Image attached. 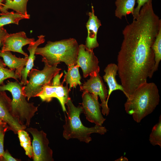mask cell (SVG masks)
Returning <instances> with one entry per match:
<instances>
[{"mask_svg":"<svg viewBox=\"0 0 161 161\" xmlns=\"http://www.w3.org/2000/svg\"><path fill=\"white\" fill-rule=\"evenodd\" d=\"M149 0H137V5L134 9L133 16V20L136 19L138 17L140 10L142 7Z\"/></svg>","mask_w":161,"mask_h":161,"instance_id":"4316f807","label":"cell"},{"mask_svg":"<svg viewBox=\"0 0 161 161\" xmlns=\"http://www.w3.org/2000/svg\"><path fill=\"white\" fill-rule=\"evenodd\" d=\"M160 96L154 83H145L138 87L124 104L126 113L137 123L153 112L158 105Z\"/></svg>","mask_w":161,"mask_h":161,"instance_id":"7a4b0ae2","label":"cell"},{"mask_svg":"<svg viewBox=\"0 0 161 161\" xmlns=\"http://www.w3.org/2000/svg\"><path fill=\"white\" fill-rule=\"evenodd\" d=\"M11 99L4 91H0V119L8 125V130H11L16 134L20 130L27 128L21 125L13 115Z\"/></svg>","mask_w":161,"mask_h":161,"instance_id":"7c38bea8","label":"cell"},{"mask_svg":"<svg viewBox=\"0 0 161 161\" xmlns=\"http://www.w3.org/2000/svg\"><path fill=\"white\" fill-rule=\"evenodd\" d=\"M99 62L93 51L88 49L85 45H79L76 65L81 68L84 78L96 76L99 73Z\"/></svg>","mask_w":161,"mask_h":161,"instance_id":"8fae6325","label":"cell"},{"mask_svg":"<svg viewBox=\"0 0 161 161\" xmlns=\"http://www.w3.org/2000/svg\"><path fill=\"white\" fill-rule=\"evenodd\" d=\"M81 106L83 113L89 122L99 126H102L106 119L102 114L98 97L86 91H83L82 95Z\"/></svg>","mask_w":161,"mask_h":161,"instance_id":"30bf717a","label":"cell"},{"mask_svg":"<svg viewBox=\"0 0 161 161\" xmlns=\"http://www.w3.org/2000/svg\"><path fill=\"white\" fill-rule=\"evenodd\" d=\"M22 86L17 81H8L6 84L0 86V91L6 90L11 93L12 112L20 124L27 128L29 126L31 120L38 110V106L34 103H29L24 95Z\"/></svg>","mask_w":161,"mask_h":161,"instance_id":"5b68a950","label":"cell"},{"mask_svg":"<svg viewBox=\"0 0 161 161\" xmlns=\"http://www.w3.org/2000/svg\"><path fill=\"white\" fill-rule=\"evenodd\" d=\"M78 47V43L74 38L54 42L49 41L44 47H38L35 54L42 56V61H46L50 65L63 62L68 67L76 64Z\"/></svg>","mask_w":161,"mask_h":161,"instance_id":"3957f363","label":"cell"},{"mask_svg":"<svg viewBox=\"0 0 161 161\" xmlns=\"http://www.w3.org/2000/svg\"><path fill=\"white\" fill-rule=\"evenodd\" d=\"M80 86V91H87L96 97L99 96L101 101L100 105L102 108V113L107 116L110 112V109L106 103L108 90L99 73L96 76L90 77L87 81Z\"/></svg>","mask_w":161,"mask_h":161,"instance_id":"9c48e42d","label":"cell"},{"mask_svg":"<svg viewBox=\"0 0 161 161\" xmlns=\"http://www.w3.org/2000/svg\"><path fill=\"white\" fill-rule=\"evenodd\" d=\"M67 115H65V122L63 126V137L67 140L76 138L81 142L89 143L92 140L91 134L96 133L101 135L107 131L105 127L95 125L93 127L88 128L84 126L80 119V115L83 113L81 106L76 107L70 98L68 100Z\"/></svg>","mask_w":161,"mask_h":161,"instance_id":"277c9868","label":"cell"},{"mask_svg":"<svg viewBox=\"0 0 161 161\" xmlns=\"http://www.w3.org/2000/svg\"><path fill=\"white\" fill-rule=\"evenodd\" d=\"M6 66L4 62L0 59V86L3 84L4 80L7 78L21 79L20 76L16 73L15 69H8L5 68Z\"/></svg>","mask_w":161,"mask_h":161,"instance_id":"d4e9b609","label":"cell"},{"mask_svg":"<svg viewBox=\"0 0 161 161\" xmlns=\"http://www.w3.org/2000/svg\"><path fill=\"white\" fill-rule=\"evenodd\" d=\"M38 39L34 42L29 44L27 50L29 52L28 59L25 67L24 68L21 72V80L20 83L21 86L25 85L28 80L27 77L28 72L32 68L34 65V61L35 59V51L36 49L40 44L43 43L45 41V36L42 35L38 36Z\"/></svg>","mask_w":161,"mask_h":161,"instance_id":"2e32d148","label":"cell"},{"mask_svg":"<svg viewBox=\"0 0 161 161\" xmlns=\"http://www.w3.org/2000/svg\"><path fill=\"white\" fill-rule=\"evenodd\" d=\"M154 55V65L152 74L158 70L159 63L161 60V27L156 36L152 46Z\"/></svg>","mask_w":161,"mask_h":161,"instance_id":"603a6c76","label":"cell"},{"mask_svg":"<svg viewBox=\"0 0 161 161\" xmlns=\"http://www.w3.org/2000/svg\"><path fill=\"white\" fill-rule=\"evenodd\" d=\"M4 0H0V7L2 6L3 3H2Z\"/></svg>","mask_w":161,"mask_h":161,"instance_id":"4dcf8cb0","label":"cell"},{"mask_svg":"<svg viewBox=\"0 0 161 161\" xmlns=\"http://www.w3.org/2000/svg\"><path fill=\"white\" fill-rule=\"evenodd\" d=\"M0 28L10 24H18L19 21L22 19H29L30 15L24 16L13 11L0 14Z\"/></svg>","mask_w":161,"mask_h":161,"instance_id":"44dd1931","label":"cell"},{"mask_svg":"<svg viewBox=\"0 0 161 161\" xmlns=\"http://www.w3.org/2000/svg\"><path fill=\"white\" fill-rule=\"evenodd\" d=\"M44 66L41 70L32 69L28 72L29 79L27 84L22 87L23 93L29 101L31 97L37 95L42 90L44 85L51 83L52 79L61 69L57 68L58 65L51 66L43 61Z\"/></svg>","mask_w":161,"mask_h":161,"instance_id":"8992f818","label":"cell"},{"mask_svg":"<svg viewBox=\"0 0 161 161\" xmlns=\"http://www.w3.org/2000/svg\"><path fill=\"white\" fill-rule=\"evenodd\" d=\"M35 41L33 38H28L23 31L13 34L8 33L2 42L1 50L16 52L23 54L25 57H28L27 54L23 50L22 47Z\"/></svg>","mask_w":161,"mask_h":161,"instance_id":"4fadbf2b","label":"cell"},{"mask_svg":"<svg viewBox=\"0 0 161 161\" xmlns=\"http://www.w3.org/2000/svg\"><path fill=\"white\" fill-rule=\"evenodd\" d=\"M115 161H128V159L125 157H121L120 158L115 160Z\"/></svg>","mask_w":161,"mask_h":161,"instance_id":"f546056e","label":"cell"},{"mask_svg":"<svg viewBox=\"0 0 161 161\" xmlns=\"http://www.w3.org/2000/svg\"><path fill=\"white\" fill-rule=\"evenodd\" d=\"M104 72L105 74L103 78L105 81L107 83L109 88L108 96L106 100V103L108 104L109 97L113 91L120 90L122 91L125 95L126 93L122 85L117 83L116 79V76L118 72L117 64L114 63L108 64L104 69Z\"/></svg>","mask_w":161,"mask_h":161,"instance_id":"9a60e30c","label":"cell"},{"mask_svg":"<svg viewBox=\"0 0 161 161\" xmlns=\"http://www.w3.org/2000/svg\"><path fill=\"white\" fill-rule=\"evenodd\" d=\"M9 128L8 125L3 121L0 122V161H1L2 155L4 152V143L5 134Z\"/></svg>","mask_w":161,"mask_h":161,"instance_id":"484cf974","label":"cell"},{"mask_svg":"<svg viewBox=\"0 0 161 161\" xmlns=\"http://www.w3.org/2000/svg\"><path fill=\"white\" fill-rule=\"evenodd\" d=\"M150 143L154 146L161 147V116L159 117L158 122L153 127L149 137Z\"/></svg>","mask_w":161,"mask_h":161,"instance_id":"cb8c5ba5","label":"cell"},{"mask_svg":"<svg viewBox=\"0 0 161 161\" xmlns=\"http://www.w3.org/2000/svg\"><path fill=\"white\" fill-rule=\"evenodd\" d=\"M1 121H2V120H1V119H0V122H1Z\"/></svg>","mask_w":161,"mask_h":161,"instance_id":"1f68e13d","label":"cell"},{"mask_svg":"<svg viewBox=\"0 0 161 161\" xmlns=\"http://www.w3.org/2000/svg\"><path fill=\"white\" fill-rule=\"evenodd\" d=\"M0 57L3 58L6 66L10 69L15 70V73L21 78V72L27 62L28 57L24 58H18L10 51H0Z\"/></svg>","mask_w":161,"mask_h":161,"instance_id":"e0dca14e","label":"cell"},{"mask_svg":"<svg viewBox=\"0 0 161 161\" xmlns=\"http://www.w3.org/2000/svg\"><path fill=\"white\" fill-rule=\"evenodd\" d=\"M79 67L76 64L68 66L67 72L64 71L65 75L63 81L66 85L69 84L70 90L72 88H76L77 86L82 84L80 80L81 77L79 71Z\"/></svg>","mask_w":161,"mask_h":161,"instance_id":"d6986e66","label":"cell"},{"mask_svg":"<svg viewBox=\"0 0 161 161\" xmlns=\"http://www.w3.org/2000/svg\"><path fill=\"white\" fill-rule=\"evenodd\" d=\"M7 33L6 30L3 27L0 28V45L1 44L2 42Z\"/></svg>","mask_w":161,"mask_h":161,"instance_id":"f1b7e54d","label":"cell"},{"mask_svg":"<svg viewBox=\"0 0 161 161\" xmlns=\"http://www.w3.org/2000/svg\"><path fill=\"white\" fill-rule=\"evenodd\" d=\"M18 160L13 157L7 150L4 152L2 155L1 161H17Z\"/></svg>","mask_w":161,"mask_h":161,"instance_id":"83f0119b","label":"cell"},{"mask_svg":"<svg viewBox=\"0 0 161 161\" xmlns=\"http://www.w3.org/2000/svg\"><path fill=\"white\" fill-rule=\"evenodd\" d=\"M161 27V19L149 0L142 7L138 17L123 31V39L117 65L127 98L153 75L155 62L152 46Z\"/></svg>","mask_w":161,"mask_h":161,"instance_id":"6da1fadb","label":"cell"},{"mask_svg":"<svg viewBox=\"0 0 161 161\" xmlns=\"http://www.w3.org/2000/svg\"><path fill=\"white\" fill-rule=\"evenodd\" d=\"M136 0H116L115 4L116 9L115 11V16L121 19L123 16L133 14L134 7Z\"/></svg>","mask_w":161,"mask_h":161,"instance_id":"ffe728a7","label":"cell"},{"mask_svg":"<svg viewBox=\"0 0 161 161\" xmlns=\"http://www.w3.org/2000/svg\"><path fill=\"white\" fill-rule=\"evenodd\" d=\"M63 75L62 72L58 74L53 78L52 83L43 86L42 91L38 94L37 97H39L43 101L49 102L52 98H56L59 101L63 111L66 112L67 111L65 105L67 103L69 97L70 90L68 89L67 85L64 86V82H60V79Z\"/></svg>","mask_w":161,"mask_h":161,"instance_id":"52a82bcc","label":"cell"},{"mask_svg":"<svg viewBox=\"0 0 161 161\" xmlns=\"http://www.w3.org/2000/svg\"><path fill=\"white\" fill-rule=\"evenodd\" d=\"M88 20L86 24L87 31V36L85 41V46L89 50L93 49L99 46L97 40L98 31L101 26L100 21L95 14L94 7L92 4V11L88 13Z\"/></svg>","mask_w":161,"mask_h":161,"instance_id":"5bb4252c","label":"cell"},{"mask_svg":"<svg viewBox=\"0 0 161 161\" xmlns=\"http://www.w3.org/2000/svg\"><path fill=\"white\" fill-rule=\"evenodd\" d=\"M20 144L24 149L25 154L30 158H33V154L31 139L28 133L24 130H19L17 134Z\"/></svg>","mask_w":161,"mask_h":161,"instance_id":"7402d4cb","label":"cell"},{"mask_svg":"<svg viewBox=\"0 0 161 161\" xmlns=\"http://www.w3.org/2000/svg\"><path fill=\"white\" fill-rule=\"evenodd\" d=\"M29 0H4L3 4L0 7V11L2 14L8 12V10L11 9L16 13L24 16H28L27 4Z\"/></svg>","mask_w":161,"mask_h":161,"instance_id":"ac0fdd59","label":"cell"},{"mask_svg":"<svg viewBox=\"0 0 161 161\" xmlns=\"http://www.w3.org/2000/svg\"><path fill=\"white\" fill-rule=\"evenodd\" d=\"M27 131L33 137L32 142L33 158L34 161H53V152L49 146V140L46 133L36 128H27Z\"/></svg>","mask_w":161,"mask_h":161,"instance_id":"ba28073f","label":"cell"}]
</instances>
